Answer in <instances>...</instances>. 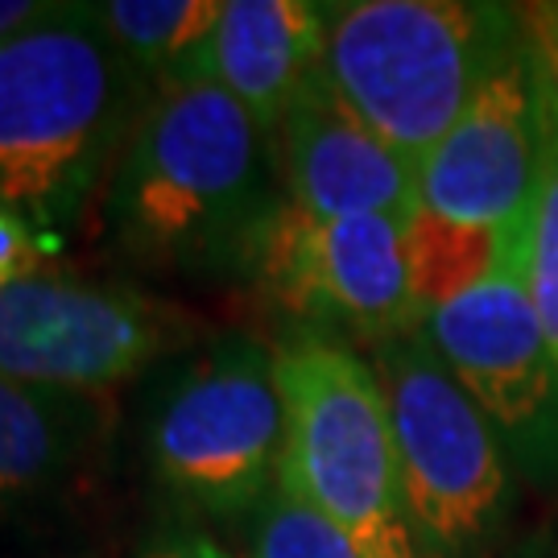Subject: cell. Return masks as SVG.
<instances>
[{
  "mask_svg": "<svg viewBox=\"0 0 558 558\" xmlns=\"http://www.w3.org/2000/svg\"><path fill=\"white\" fill-rule=\"evenodd\" d=\"M521 25H525V38H530V54L558 92V4L521 9Z\"/></svg>",
  "mask_w": 558,
  "mask_h": 558,
  "instance_id": "cell-18",
  "label": "cell"
},
{
  "mask_svg": "<svg viewBox=\"0 0 558 558\" xmlns=\"http://www.w3.org/2000/svg\"><path fill=\"white\" fill-rule=\"evenodd\" d=\"M422 331L468 398L505 430H525L555 398L558 364L530 290V240L476 286L430 306Z\"/></svg>",
  "mask_w": 558,
  "mask_h": 558,
  "instance_id": "cell-10",
  "label": "cell"
},
{
  "mask_svg": "<svg viewBox=\"0 0 558 558\" xmlns=\"http://www.w3.org/2000/svg\"><path fill=\"white\" fill-rule=\"evenodd\" d=\"M538 66V62H534ZM538 195L530 232V290L558 364V92L538 66Z\"/></svg>",
  "mask_w": 558,
  "mask_h": 558,
  "instance_id": "cell-15",
  "label": "cell"
},
{
  "mask_svg": "<svg viewBox=\"0 0 558 558\" xmlns=\"http://www.w3.org/2000/svg\"><path fill=\"white\" fill-rule=\"evenodd\" d=\"M274 154L286 199L315 220L385 216L410 228L418 211L422 170L364 129L336 100L323 71L286 108Z\"/></svg>",
  "mask_w": 558,
  "mask_h": 558,
  "instance_id": "cell-11",
  "label": "cell"
},
{
  "mask_svg": "<svg viewBox=\"0 0 558 558\" xmlns=\"http://www.w3.org/2000/svg\"><path fill=\"white\" fill-rule=\"evenodd\" d=\"M274 170V137L220 83L161 80L120 161V236L154 260L244 265L281 207Z\"/></svg>",
  "mask_w": 558,
  "mask_h": 558,
  "instance_id": "cell-1",
  "label": "cell"
},
{
  "mask_svg": "<svg viewBox=\"0 0 558 558\" xmlns=\"http://www.w3.org/2000/svg\"><path fill=\"white\" fill-rule=\"evenodd\" d=\"M274 360L286 410L278 484L336 521L368 558H418L373 364L319 336L286 343Z\"/></svg>",
  "mask_w": 558,
  "mask_h": 558,
  "instance_id": "cell-4",
  "label": "cell"
},
{
  "mask_svg": "<svg viewBox=\"0 0 558 558\" xmlns=\"http://www.w3.org/2000/svg\"><path fill=\"white\" fill-rule=\"evenodd\" d=\"M71 451V418L62 393L0 377V500L34 493Z\"/></svg>",
  "mask_w": 558,
  "mask_h": 558,
  "instance_id": "cell-14",
  "label": "cell"
},
{
  "mask_svg": "<svg viewBox=\"0 0 558 558\" xmlns=\"http://www.w3.org/2000/svg\"><path fill=\"white\" fill-rule=\"evenodd\" d=\"M253 558H368L331 518L274 484L257 509Z\"/></svg>",
  "mask_w": 558,
  "mask_h": 558,
  "instance_id": "cell-16",
  "label": "cell"
},
{
  "mask_svg": "<svg viewBox=\"0 0 558 558\" xmlns=\"http://www.w3.org/2000/svg\"><path fill=\"white\" fill-rule=\"evenodd\" d=\"M327 50V4L311 0H228L199 54V80L223 92L274 137L286 108L319 75Z\"/></svg>",
  "mask_w": 558,
  "mask_h": 558,
  "instance_id": "cell-12",
  "label": "cell"
},
{
  "mask_svg": "<svg viewBox=\"0 0 558 558\" xmlns=\"http://www.w3.org/2000/svg\"><path fill=\"white\" fill-rule=\"evenodd\" d=\"M54 4L50 0H0V46L25 34L29 25H38Z\"/></svg>",
  "mask_w": 558,
  "mask_h": 558,
  "instance_id": "cell-19",
  "label": "cell"
},
{
  "mask_svg": "<svg viewBox=\"0 0 558 558\" xmlns=\"http://www.w3.org/2000/svg\"><path fill=\"white\" fill-rule=\"evenodd\" d=\"M373 373L389 401L410 521L439 542L480 534L505 493V463L484 410L418 331L380 343Z\"/></svg>",
  "mask_w": 558,
  "mask_h": 558,
  "instance_id": "cell-7",
  "label": "cell"
},
{
  "mask_svg": "<svg viewBox=\"0 0 558 558\" xmlns=\"http://www.w3.org/2000/svg\"><path fill=\"white\" fill-rule=\"evenodd\" d=\"M286 410L278 360L257 339H223L166 393L149 456L158 480L191 505L236 513L278 484Z\"/></svg>",
  "mask_w": 558,
  "mask_h": 558,
  "instance_id": "cell-5",
  "label": "cell"
},
{
  "mask_svg": "<svg viewBox=\"0 0 558 558\" xmlns=\"http://www.w3.org/2000/svg\"><path fill=\"white\" fill-rule=\"evenodd\" d=\"M41 274V244L29 232V220L0 207V286Z\"/></svg>",
  "mask_w": 558,
  "mask_h": 558,
  "instance_id": "cell-17",
  "label": "cell"
},
{
  "mask_svg": "<svg viewBox=\"0 0 558 558\" xmlns=\"http://www.w3.org/2000/svg\"><path fill=\"white\" fill-rule=\"evenodd\" d=\"M149 104L96 4H54L0 46V207L71 223Z\"/></svg>",
  "mask_w": 558,
  "mask_h": 558,
  "instance_id": "cell-2",
  "label": "cell"
},
{
  "mask_svg": "<svg viewBox=\"0 0 558 558\" xmlns=\"http://www.w3.org/2000/svg\"><path fill=\"white\" fill-rule=\"evenodd\" d=\"M145 558H232L223 546L207 538V534H179L170 542H158Z\"/></svg>",
  "mask_w": 558,
  "mask_h": 558,
  "instance_id": "cell-20",
  "label": "cell"
},
{
  "mask_svg": "<svg viewBox=\"0 0 558 558\" xmlns=\"http://www.w3.org/2000/svg\"><path fill=\"white\" fill-rule=\"evenodd\" d=\"M104 34L112 38L141 80L191 75L223 17L220 0H108L96 4Z\"/></svg>",
  "mask_w": 558,
  "mask_h": 558,
  "instance_id": "cell-13",
  "label": "cell"
},
{
  "mask_svg": "<svg viewBox=\"0 0 558 558\" xmlns=\"http://www.w3.org/2000/svg\"><path fill=\"white\" fill-rule=\"evenodd\" d=\"M509 9L451 0L327 4L323 80L401 158L426 166L484 83L525 50Z\"/></svg>",
  "mask_w": 558,
  "mask_h": 558,
  "instance_id": "cell-3",
  "label": "cell"
},
{
  "mask_svg": "<svg viewBox=\"0 0 558 558\" xmlns=\"http://www.w3.org/2000/svg\"><path fill=\"white\" fill-rule=\"evenodd\" d=\"M244 265L281 311L327 331L380 348L422 327L405 223L398 220H315L281 199Z\"/></svg>",
  "mask_w": 558,
  "mask_h": 558,
  "instance_id": "cell-6",
  "label": "cell"
},
{
  "mask_svg": "<svg viewBox=\"0 0 558 558\" xmlns=\"http://www.w3.org/2000/svg\"><path fill=\"white\" fill-rule=\"evenodd\" d=\"M166 311L129 286L29 274L0 286V377L46 393H104L166 343Z\"/></svg>",
  "mask_w": 558,
  "mask_h": 558,
  "instance_id": "cell-8",
  "label": "cell"
},
{
  "mask_svg": "<svg viewBox=\"0 0 558 558\" xmlns=\"http://www.w3.org/2000/svg\"><path fill=\"white\" fill-rule=\"evenodd\" d=\"M538 149V66L525 50L480 87L426 158L414 220L484 244L521 240L534 228Z\"/></svg>",
  "mask_w": 558,
  "mask_h": 558,
  "instance_id": "cell-9",
  "label": "cell"
}]
</instances>
